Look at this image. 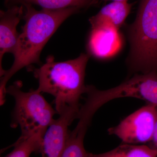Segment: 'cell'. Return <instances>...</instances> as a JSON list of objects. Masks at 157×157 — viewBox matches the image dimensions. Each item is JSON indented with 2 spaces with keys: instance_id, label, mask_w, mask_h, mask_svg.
<instances>
[{
  "instance_id": "cell-1",
  "label": "cell",
  "mask_w": 157,
  "mask_h": 157,
  "mask_svg": "<svg viewBox=\"0 0 157 157\" xmlns=\"http://www.w3.org/2000/svg\"><path fill=\"white\" fill-rule=\"evenodd\" d=\"M21 5L24 7L22 19L25 24L20 34L14 54V63L1 77L0 98L2 100H5L6 85L10 78L22 68L40 63V55L48 40L68 17L80 9L71 7L61 10L42 9L38 11L31 4Z\"/></svg>"
},
{
  "instance_id": "cell-2",
  "label": "cell",
  "mask_w": 157,
  "mask_h": 157,
  "mask_svg": "<svg viewBox=\"0 0 157 157\" xmlns=\"http://www.w3.org/2000/svg\"><path fill=\"white\" fill-rule=\"evenodd\" d=\"M89 58L88 54L81 53L73 59L56 62L50 56L44 64L34 70L39 81L37 90L53 96L59 115L70 109L79 110L80 98L86 92L84 79Z\"/></svg>"
},
{
  "instance_id": "cell-3",
  "label": "cell",
  "mask_w": 157,
  "mask_h": 157,
  "mask_svg": "<svg viewBox=\"0 0 157 157\" xmlns=\"http://www.w3.org/2000/svg\"><path fill=\"white\" fill-rule=\"evenodd\" d=\"M130 39L132 70L157 72V0L140 1Z\"/></svg>"
},
{
  "instance_id": "cell-4",
  "label": "cell",
  "mask_w": 157,
  "mask_h": 157,
  "mask_svg": "<svg viewBox=\"0 0 157 157\" xmlns=\"http://www.w3.org/2000/svg\"><path fill=\"white\" fill-rule=\"evenodd\" d=\"M22 86L21 82L17 81L7 88V94L15 100L11 127L19 126L21 137L45 134L54 120L56 111L37 89L25 92L21 90Z\"/></svg>"
},
{
  "instance_id": "cell-5",
  "label": "cell",
  "mask_w": 157,
  "mask_h": 157,
  "mask_svg": "<svg viewBox=\"0 0 157 157\" xmlns=\"http://www.w3.org/2000/svg\"><path fill=\"white\" fill-rule=\"evenodd\" d=\"M86 94L81 109L92 117L102 106L117 98H138L157 106V72L136 74L118 86L104 90L87 85Z\"/></svg>"
},
{
  "instance_id": "cell-6",
  "label": "cell",
  "mask_w": 157,
  "mask_h": 157,
  "mask_svg": "<svg viewBox=\"0 0 157 157\" xmlns=\"http://www.w3.org/2000/svg\"><path fill=\"white\" fill-rule=\"evenodd\" d=\"M157 107L155 104L147 103L124 119L116 126L108 129V134L117 136L123 143H149L154 132Z\"/></svg>"
},
{
  "instance_id": "cell-7",
  "label": "cell",
  "mask_w": 157,
  "mask_h": 157,
  "mask_svg": "<svg viewBox=\"0 0 157 157\" xmlns=\"http://www.w3.org/2000/svg\"><path fill=\"white\" fill-rule=\"evenodd\" d=\"M79 110L71 109L59 114L46 130L39 152L42 157H62L67 142L68 127L76 119Z\"/></svg>"
},
{
  "instance_id": "cell-8",
  "label": "cell",
  "mask_w": 157,
  "mask_h": 157,
  "mask_svg": "<svg viewBox=\"0 0 157 157\" xmlns=\"http://www.w3.org/2000/svg\"><path fill=\"white\" fill-rule=\"evenodd\" d=\"M24 13V7L13 5L6 11H0V73L1 77L5 70L2 66L5 54L15 53L20 34L17 26Z\"/></svg>"
},
{
  "instance_id": "cell-9",
  "label": "cell",
  "mask_w": 157,
  "mask_h": 157,
  "mask_svg": "<svg viewBox=\"0 0 157 157\" xmlns=\"http://www.w3.org/2000/svg\"><path fill=\"white\" fill-rule=\"evenodd\" d=\"M118 30L109 25L92 29L88 42L90 53L99 59L107 58L115 54L121 45Z\"/></svg>"
},
{
  "instance_id": "cell-10",
  "label": "cell",
  "mask_w": 157,
  "mask_h": 157,
  "mask_svg": "<svg viewBox=\"0 0 157 157\" xmlns=\"http://www.w3.org/2000/svg\"><path fill=\"white\" fill-rule=\"evenodd\" d=\"M132 8V4L128 2V1L109 3L90 18L92 29L109 25L119 29L124 22Z\"/></svg>"
},
{
  "instance_id": "cell-11",
  "label": "cell",
  "mask_w": 157,
  "mask_h": 157,
  "mask_svg": "<svg viewBox=\"0 0 157 157\" xmlns=\"http://www.w3.org/2000/svg\"><path fill=\"white\" fill-rule=\"evenodd\" d=\"M88 157H157V151L147 145L122 143L112 150L103 153H89Z\"/></svg>"
},
{
  "instance_id": "cell-12",
  "label": "cell",
  "mask_w": 157,
  "mask_h": 157,
  "mask_svg": "<svg viewBox=\"0 0 157 157\" xmlns=\"http://www.w3.org/2000/svg\"><path fill=\"white\" fill-rule=\"evenodd\" d=\"M44 135L39 133L27 137L20 136L12 145L13 150L5 157H30L33 153L39 152Z\"/></svg>"
},
{
  "instance_id": "cell-13",
  "label": "cell",
  "mask_w": 157,
  "mask_h": 157,
  "mask_svg": "<svg viewBox=\"0 0 157 157\" xmlns=\"http://www.w3.org/2000/svg\"><path fill=\"white\" fill-rule=\"evenodd\" d=\"M94 0H12L14 4H30L50 10H61L71 7L82 9L90 6Z\"/></svg>"
},
{
  "instance_id": "cell-14",
  "label": "cell",
  "mask_w": 157,
  "mask_h": 157,
  "mask_svg": "<svg viewBox=\"0 0 157 157\" xmlns=\"http://www.w3.org/2000/svg\"><path fill=\"white\" fill-rule=\"evenodd\" d=\"M86 134V132L76 129L70 132L62 157H88L89 152L86 151L83 144Z\"/></svg>"
},
{
  "instance_id": "cell-15",
  "label": "cell",
  "mask_w": 157,
  "mask_h": 157,
  "mask_svg": "<svg viewBox=\"0 0 157 157\" xmlns=\"http://www.w3.org/2000/svg\"><path fill=\"white\" fill-rule=\"evenodd\" d=\"M149 143V145L148 146L152 148L155 150L157 151V107L156 121L155 125L154 132L151 140Z\"/></svg>"
},
{
  "instance_id": "cell-16",
  "label": "cell",
  "mask_w": 157,
  "mask_h": 157,
  "mask_svg": "<svg viewBox=\"0 0 157 157\" xmlns=\"http://www.w3.org/2000/svg\"><path fill=\"white\" fill-rule=\"evenodd\" d=\"M104 1H112L113 2H124L128 0H104Z\"/></svg>"
},
{
  "instance_id": "cell-17",
  "label": "cell",
  "mask_w": 157,
  "mask_h": 157,
  "mask_svg": "<svg viewBox=\"0 0 157 157\" xmlns=\"http://www.w3.org/2000/svg\"><path fill=\"white\" fill-rule=\"evenodd\" d=\"M12 0H5V4L6 5H9V3H11Z\"/></svg>"
}]
</instances>
